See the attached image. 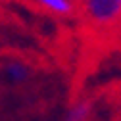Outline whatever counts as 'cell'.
Listing matches in <instances>:
<instances>
[{
  "label": "cell",
  "instance_id": "4",
  "mask_svg": "<svg viewBox=\"0 0 121 121\" xmlns=\"http://www.w3.org/2000/svg\"><path fill=\"white\" fill-rule=\"evenodd\" d=\"M92 113V102L88 98L75 100L64 113V121H88Z\"/></svg>",
  "mask_w": 121,
  "mask_h": 121
},
{
  "label": "cell",
  "instance_id": "1",
  "mask_svg": "<svg viewBox=\"0 0 121 121\" xmlns=\"http://www.w3.org/2000/svg\"><path fill=\"white\" fill-rule=\"evenodd\" d=\"M83 21L94 31H112L121 27V0H79Z\"/></svg>",
  "mask_w": 121,
  "mask_h": 121
},
{
  "label": "cell",
  "instance_id": "2",
  "mask_svg": "<svg viewBox=\"0 0 121 121\" xmlns=\"http://www.w3.org/2000/svg\"><path fill=\"white\" fill-rule=\"evenodd\" d=\"M33 75L35 71L31 64H27L25 60H19V58H10L0 65V77L10 86H23L33 79Z\"/></svg>",
  "mask_w": 121,
  "mask_h": 121
},
{
  "label": "cell",
  "instance_id": "3",
  "mask_svg": "<svg viewBox=\"0 0 121 121\" xmlns=\"http://www.w3.org/2000/svg\"><path fill=\"white\" fill-rule=\"evenodd\" d=\"M31 2L54 17H71L77 10V0H31Z\"/></svg>",
  "mask_w": 121,
  "mask_h": 121
}]
</instances>
